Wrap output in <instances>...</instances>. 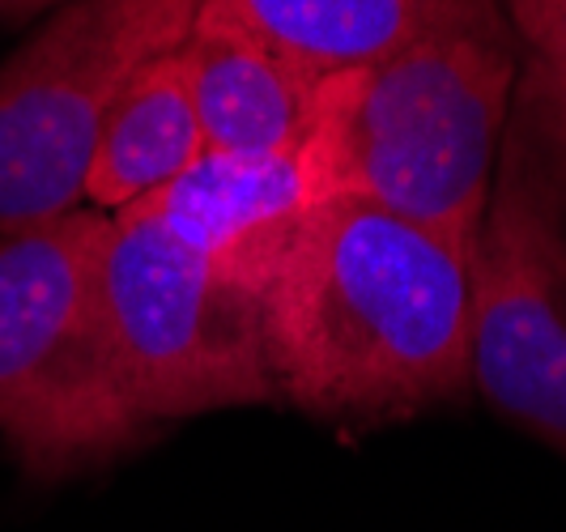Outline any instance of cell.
Segmentation results:
<instances>
[{
	"instance_id": "obj_12",
	"label": "cell",
	"mask_w": 566,
	"mask_h": 532,
	"mask_svg": "<svg viewBox=\"0 0 566 532\" xmlns=\"http://www.w3.org/2000/svg\"><path fill=\"white\" fill-rule=\"evenodd\" d=\"M43 4H60V0H0V18H22V13H34ZM73 4V0H69Z\"/></svg>"
},
{
	"instance_id": "obj_5",
	"label": "cell",
	"mask_w": 566,
	"mask_h": 532,
	"mask_svg": "<svg viewBox=\"0 0 566 532\" xmlns=\"http://www.w3.org/2000/svg\"><path fill=\"white\" fill-rule=\"evenodd\" d=\"M200 0H73L0 64V234L85 205L119 94L184 48Z\"/></svg>"
},
{
	"instance_id": "obj_9",
	"label": "cell",
	"mask_w": 566,
	"mask_h": 532,
	"mask_svg": "<svg viewBox=\"0 0 566 532\" xmlns=\"http://www.w3.org/2000/svg\"><path fill=\"white\" fill-rule=\"evenodd\" d=\"M307 77L367 69L434 30L499 27V0H227Z\"/></svg>"
},
{
	"instance_id": "obj_6",
	"label": "cell",
	"mask_w": 566,
	"mask_h": 532,
	"mask_svg": "<svg viewBox=\"0 0 566 532\" xmlns=\"http://www.w3.org/2000/svg\"><path fill=\"white\" fill-rule=\"evenodd\" d=\"M469 375L482 396L566 456V226L524 140L511 137L469 255Z\"/></svg>"
},
{
	"instance_id": "obj_8",
	"label": "cell",
	"mask_w": 566,
	"mask_h": 532,
	"mask_svg": "<svg viewBox=\"0 0 566 532\" xmlns=\"http://www.w3.org/2000/svg\"><path fill=\"white\" fill-rule=\"evenodd\" d=\"M179 56L205 149L273 154L307 137L319 82L255 34L227 0H200Z\"/></svg>"
},
{
	"instance_id": "obj_10",
	"label": "cell",
	"mask_w": 566,
	"mask_h": 532,
	"mask_svg": "<svg viewBox=\"0 0 566 532\" xmlns=\"http://www.w3.org/2000/svg\"><path fill=\"white\" fill-rule=\"evenodd\" d=\"M200 154H205V133L192 103L188 69L175 48L149 60L119 94L90 163L85 200L103 213H119L167 188Z\"/></svg>"
},
{
	"instance_id": "obj_2",
	"label": "cell",
	"mask_w": 566,
	"mask_h": 532,
	"mask_svg": "<svg viewBox=\"0 0 566 532\" xmlns=\"http://www.w3.org/2000/svg\"><path fill=\"white\" fill-rule=\"evenodd\" d=\"M507 22L434 30L379 64L315 85L333 197L422 226L464 260L478 248L515 90Z\"/></svg>"
},
{
	"instance_id": "obj_3",
	"label": "cell",
	"mask_w": 566,
	"mask_h": 532,
	"mask_svg": "<svg viewBox=\"0 0 566 532\" xmlns=\"http://www.w3.org/2000/svg\"><path fill=\"white\" fill-rule=\"evenodd\" d=\"M107 226L82 205L0 234V439L39 477L98 465L145 430L107 345Z\"/></svg>"
},
{
	"instance_id": "obj_11",
	"label": "cell",
	"mask_w": 566,
	"mask_h": 532,
	"mask_svg": "<svg viewBox=\"0 0 566 532\" xmlns=\"http://www.w3.org/2000/svg\"><path fill=\"white\" fill-rule=\"evenodd\" d=\"M533 48V94L566 154V0H503Z\"/></svg>"
},
{
	"instance_id": "obj_7",
	"label": "cell",
	"mask_w": 566,
	"mask_h": 532,
	"mask_svg": "<svg viewBox=\"0 0 566 532\" xmlns=\"http://www.w3.org/2000/svg\"><path fill=\"white\" fill-rule=\"evenodd\" d=\"M324 200H333V179L312 112V128L298 145L273 154L205 149L167 188L128 209L149 213L218 273L260 294L294 230Z\"/></svg>"
},
{
	"instance_id": "obj_4",
	"label": "cell",
	"mask_w": 566,
	"mask_h": 532,
	"mask_svg": "<svg viewBox=\"0 0 566 532\" xmlns=\"http://www.w3.org/2000/svg\"><path fill=\"white\" fill-rule=\"evenodd\" d=\"M103 320L124 400L142 426L277 400L260 294L142 209H119L107 226Z\"/></svg>"
},
{
	"instance_id": "obj_1",
	"label": "cell",
	"mask_w": 566,
	"mask_h": 532,
	"mask_svg": "<svg viewBox=\"0 0 566 532\" xmlns=\"http://www.w3.org/2000/svg\"><path fill=\"white\" fill-rule=\"evenodd\" d=\"M469 260L422 226L333 197L260 285L277 400L324 421H392L469 375Z\"/></svg>"
}]
</instances>
